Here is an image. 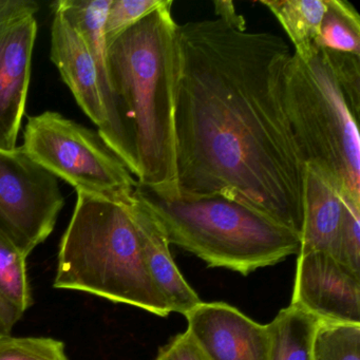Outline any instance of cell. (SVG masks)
I'll return each instance as SVG.
<instances>
[{
  "label": "cell",
  "mask_w": 360,
  "mask_h": 360,
  "mask_svg": "<svg viewBox=\"0 0 360 360\" xmlns=\"http://www.w3.org/2000/svg\"><path fill=\"white\" fill-rule=\"evenodd\" d=\"M176 191L248 206L300 237L304 164L282 100L288 44L220 18L178 26Z\"/></svg>",
  "instance_id": "obj_1"
},
{
  "label": "cell",
  "mask_w": 360,
  "mask_h": 360,
  "mask_svg": "<svg viewBox=\"0 0 360 360\" xmlns=\"http://www.w3.org/2000/svg\"><path fill=\"white\" fill-rule=\"evenodd\" d=\"M172 0L108 45L115 102L110 149L140 186L176 191L178 26Z\"/></svg>",
  "instance_id": "obj_2"
},
{
  "label": "cell",
  "mask_w": 360,
  "mask_h": 360,
  "mask_svg": "<svg viewBox=\"0 0 360 360\" xmlns=\"http://www.w3.org/2000/svg\"><path fill=\"white\" fill-rule=\"evenodd\" d=\"M359 60L324 49L307 60L290 54L282 100L304 166L360 202Z\"/></svg>",
  "instance_id": "obj_3"
},
{
  "label": "cell",
  "mask_w": 360,
  "mask_h": 360,
  "mask_svg": "<svg viewBox=\"0 0 360 360\" xmlns=\"http://www.w3.org/2000/svg\"><path fill=\"white\" fill-rule=\"evenodd\" d=\"M77 193L72 218L60 240L54 288L168 317L172 311L147 271L129 201Z\"/></svg>",
  "instance_id": "obj_4"
},
{
  "label": "cell",
  "mask_w": 360,
  "mask_h": 360,
  "mask_svg": "<svg viewBox=\"0 0 360 360\" xmlns=\"http://www.w3.org/2000/svg\"><path fill=\"white\" fill-rule=\"evenodd\" d=\"M134 195L155 217L170 244L210 267L248 276L300 250V238L294 231L226 198L162 193L138 184Z\"/></svg>",
  "instance_id": "obj_5"
},
{
  "label": "cell",
  "mask_w": 360,
  "mask_h": 360,
  "mask_svg": "<svg viewBox=\"0 0 360 360\" xmlns=\"http://www.w3.org/2000/svg\"><path fill=\"white\" fill-rule=\"evenodd\" d=\"M25 153L77 191L127 202L136 180L98 131L52 111L28 117Z\"/></svg>",
  "instance_id": "obj_6"
},
{
  "label": "cell",
  "mask_w": 360,
  "mask_h": 360,
  "mask_svg": "<svg viewBox=\"0 0 360 360\" xmlns=\"http://www.w3.org/2000/svg\"><path fill=\"white\" fill-rule=\"evenodd\" d=\"M64 204L58 178L22 147L0 148V233L26 258L51 235Z\"/></svg>",
  "instance_id": "obj_7"
},
{
  "label": "cell",
  "mask_w": 360,
  "mask_h": 360,
  "mask_svg": "<svg viewBox=\"0 0 360 360\" xmlns=\"http://www.w3.org/2000/svg\"><path fill=\"white\" fill-rule=\"evenodd\" d=\"M290 304L322 322L360 324V274L328 252L298 254Z\"/></svg>",
  "instance_id": "obj_8"
},
{
  "label": "cell",
  "mask_w": 360,
  "mask_h": 360,
  "mask_svg": "<svg viewBox=\"0 0 360 360\" xmlns=\"http://www.w3.org/2000/svg\"><path fill=\"white\" fill-rule=\"evenodd\" d=\"M186 333L207 360H269L271 335L225 302H201L185 314Z\"/></svg>",
  "instance_id": "obj_9"
},
{
  "label": "cell",
  "mask_w": 360,
  "mask_h": 360,
  "mask_svg": "<svg viewBox=\"0 0 360 360\" xmlns=\"http://www.w3.org/2000/svg\"><path fill=\"white\" fill-rule=\"evenodd\" d=\"M35 15L0 25V148H15L26 111L37 39Z\"/></svg>",
  "instance_id": "obj_10"
},
{
  "label": "cell",
  "mask_w": 360,
  "mask_h": 360,
  "mask_svg": "<svg viewBox=\"0 0 360 360\" xmlns=\"http://www.w3.org/2000/svg\"><path fill=\"white\" fill-rule=\"evenodd\" d=\"M51 60L82 110L104 136L108 126L98 70L84 39L58 10L53 9Z\"/></svg>",
  "instance_id": "obj_11"
},
{
  "label": "cell",
  "mask_w": 360,
  "mask_h": 360,
  "mask_svg": "<svg viewBox=\"0 0 360 360\" xmlns=\"http://www.w3.org/2000/svg\"><path fill=\"white\" fill-rule=\"evenodd\" d=\"M127 206L138 229L145 264L153 284L170 311L185 315L199 305L201 299L176 267L163 229L134 193Z\"/></svg>",
  "instance_id": "obj_12"
},
{
  "label": "cell",
  "mask_w": 360,
  "mask_h": 360,
  "mask_svg": "<svg viewBox=\"0 0 360 360\" xmlns=\"http://www.w3.org/2000/svg\"><path fill=\"white\" fill-rule=\"evenodd\" d=\"M343 208L342 193L317 170L305 165L299 254L323 252L339 258Z\"/></svg>",
  "instance_id": "obj_13"
},
{
  "label": "cell",
  "mask_w": 360,
  "mask_h": 360,
  "mask_svg": "<svg viewBox=\"0 0 360 360\" xmlns=\"http://www.w3.org/2000/svg\"><path fill=\"white\" fill-rule=\"evenodd\" d=\"M110 4L111 0H58L52 5L79 32L94 58L108 117L106 132L101 138L108 147L112 141L115 126V102L109 77L108 46L105 37V22Z\"/></svg>",
  "instance_id": "obj_14"
},
{
  "label": "cell",
  "mask_w": 360,
  "mask_h": 360,
  "mask_svg": "<svg viewBox=\"0 0 360 360\" xmlns=\"http://www.w3.org/2000/svg\"><path fill=\"white\" fill-rule=\"evenodd\" d=\"M33 304L27 258L0 233V335H10Z\"/></svg>",
  "instance_id": "obj_15"
},
{
  "label": "cell",
  "mask_w": 360,
  "mask_h": 360,
  "mask_svg": "<svg viewBox=\"0 0 360 360\" xmlns=\"http://www.w3.org/2000/svg\"><path fill=\"white\" fill-rule=\"evenodd\" d=\"M274 14L302 60L318 51L316 41L326 12V0H261Z\"/></svg>",
  "instance_id": "obj_16"
},
{
  "label": "cell",
  "mask_w": 360,
  "mask_h": 360,
  "mask_svg": "<svg viewBox=\"0 0 360 360\" xmlns=\"http://www.w3.org/2000/svg\"><path fill=\"white\" fill-rule=\"evenodd\" d=\"M321 320L295 305L282 309L267 324L269 360H311L314 338Z\"/></svg>",
  "instance_id": "obj_17"
},
{
  "label": "cell",
  "mask_w": 360,
  "mask_h": 360,
  "mask_svg": "<svg viewBox=\"0 0 360 360\" xmlns=\"http://www.w3.org/2000/svg\"><path fill=\"white\" fill-rule=\"evenodd\" d=\"M317 49L360 58V16L347 0H326V12L316 41Z\"/></svg>",
  "instance_id": "obj_18"
},
{
  "label": "cell",
  "mask_w": 360,
  "mask_h": 360,
  "mask_svg": "<svg viewBox=\"0 0 360 360\" xmlns=\"http://www.w3.org/2000/svg\"><path fill=\"white\" fill-rule=\"evenodd\" d=\"M311 360H360V324L321 322Z\"/></svg>",
  "instance_id": "obj_19"
},
{
  "label": "cell",
  "mask_w": 360,
  "mask_h": 360,
  "mask_svg": "<svg viewBox=\"0 0 360 360\" xmlns=\"http://www.w3.org/2000/svg\"><path fill=\"white\" fill-rule=\"evenodd\" d=\"M0 360H69L63 341L0 335Z\"/></svg>",
  "instance_id": "obj_20"
},
{
  "label": "cell",
  "mask_w": 360,
  "mask_h": 360,
  "mask_svg": "<svg viewBox=\"0 0 360 360\" xmlns=\"http://www.w3.org/2000/svg\"><path fill=\"white\" fill-rule=\"evenodd\" d=\"M165 0H111L105 22L107 46L163 5Z\"/></svg>",
  "instance_id": "obj_21"
},
{
  "label": "cell",
  "mask_w": 360,
  "mask_h": 360,
  "mask_svg": "<svg viewBox=\"0 0 360 360\" xmlns=\"http://www.w3.org/2000/svg\"><path fill=\"white\" fill-rule=\"evenodd\" d=\"M339 261L360 274V202L343 195Z\"/></svg>",
  "instance_id": "obj_22"
},
{
  "label": "cell",
  "mask_w": 360,
  "mask_h": 360,
  "mask_svg": "<svg viewBox=\"0 0 360 360\" xmlns=\"http://www.w3.org/2000/svg\"><path fill=\"white\" fill-rule=\"evenodd\" d=\"M155 360H207L186 332L172 337L160 347Z\"/></svg>",
  "instance_id": "obj_23"
},
{
  "label": "cell",
  "mask_w": 360,
  "mask_h": 360,
  "mask_svg": "<svg viewBox=\"0 0 360 360\" xmlns=\"http://www.w3.org/2000/svg\"><path fill=\"white\" fill-rule=\"evenodd\" d=\"M39 9L32 0H10L9 5L0 10V25L20 16L35 15Z\"/></svg>",
  "instance_id": "obj_24"
},
{
  "label": "cell",
  "mask_w": 360,
  "mask_h": 360,
  "mask_svg": "<svg viewBox=\"0 0 360 360\" xmlns=\"http://www.w3.org/2000/svg\"><path fill=\"white\" fill-rule=\"evenodd\" d=\"M214 12L220 20L229 22L236 28H246L245 20L243 16L239 15L236 11L235 5L233 1H214Z\"/></svg>",
  "instance_id": "obj_25"
},
{
  "label": "cell",
  "mask_w": 360,
  "mask_h": 360,
  "mask_svg": "<svg viewBox=\"0 0 360 360\" xmlns=\"http://www.w3.org/2000/svg\"><path fill=\"white\" fill-rule=\"evenodd\" d=\"M9 3L10 0H0V10L7 7V6L9 5Z\"/></svg>",
  "instance_id": "obj_26"
},
{
  "label": "cell",
  "mask_w": 360,
  "mask_h": 360,
  "mask_svg": "<svg viewBox=\"0 0 360 360\" xmlns=\"http://www.w3.org/2000/svg\"></svg>",
  "instance_id": "obj_27"
}]
</instances>
